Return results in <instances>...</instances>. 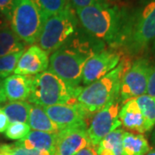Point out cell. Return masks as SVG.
Returning a JSON list of instances; mask_svg holds the SVG:
<instances>
[{"label": "cell", "mask_w": 155, "mask_h": 155, "mask_svg": "<svg viewBox=\"0 0 155 155\" xmlns=\"http://www.w3.org/2000/svg\"><path fill=\"white\" fill-rule=\"evenodd\" d=\"M102 41L87 32L76 31L61 48L52 54L49 71L61 78L72 88L79 87L82 81L84 67L91 57L103 49Z\"/></svg>", "instance_id": "cell-1"}, {"label": "cell", "mask_w": 155, "mask_h": 155, "mask_svg": "<svg viewBox=\"0 0 155 155\" xmlns=\"http://www.w3.org/2000/svg\"><path fill=\"white\" fill-rule=\"evenodd\" d=\"M75 12L85 32L112 48L122 47L130 17L127 9L110 4L88 6Z\"/></svg>", "instance_id": "cell-2"}, {"label": "cell", "mask_w": 155, "mask_h": 155, "mask_svg": "<svg viewBox=\"0 0 155 155\" xmlns=\"http://www.w3.org/2000/svg\"><path fill=\"white\" fill-rule=\"evenodd\" d=\"M129 67L128 62L122 61L107 75L81 87L76 97L77 101L90 113L98 112L110 102L119 98L122 77Z\"/></svg>", "instance_id": "cell-3"}, {"label": "cell", "mask_w": 155, "mask_h": 155, "mask_svg": "<svg viewBox=\"0 0 155 155\" xmlns=\"http://www.w3.org/2000/svg\"><path fill=\"white\" fill-rule=\"evenodd\" d=\"M80 88L81 86L72 88L54 73L45 71L34 77L32 91L28 101L41 107L71 104L77 101Z\"/></svg>", "instance_id": "cell-4"}, {"label": "cell", "mask_w": 155, "mask_h": 155, "mask_svg": "<svg viewBox=\"0 0 155 155\" xmlns=\"http://www.w3.org/2000/svg\"><path fill=\"white\" fill-rule=\"evenodd\" d=\"M155 39V0H148L130 13L122 47L132 54H140Z\"/></svg>", "instance_id": "cell-5"}, {"label": "cell", "mask_w": 155, "mask_h": 155, "mask_svg": "<svg viewBox=\"0 0 155 155\" xmlns=\"http://www.w3.org/2000/svg\"><path fill=\"white\" fill-rule=\"evenodd\" d=\"M76 12L71 5L63 11L54 15L45 21L37 42L38 46L48 54L61 48L77 31Z\"/></svg>", "instance_id": "cell-6"}, {"label": "cell", "mask_w": 155, "mask_h": 155, "mask_svg": "<svg viewBox=\"0 0 155 155\" xmlns=\"http://www.w3.org/2000/svg\"><path fill=\"white\" fill-rule=\"evenodd\" d=\"M10 22L17 37L26 45H31L37 41L45 20L33 1L17 0Z\"/></svg>", "instance_id": "cell-7"}, {"label": "cell", "mask_w": 155, "mask_h": 155, "mask_svg": "<svg viewBox=\"0 0 155 155\" xmlns=\"http://www.w3.org/2000/svg\"><path fill=\"white\" fill-rule=\"evenodd\" d=\"M152 68L148 60L144 58L135 61L128 67L122 77L120 87L119 98L122 104L147 93Z\"/></svg>", "instance_id": "cell-8"}, {"label": "cell", "mask_w": 155, "mask_h": 155, "mask_svg": "<svg viewBox=\"0 0 155 155\" xmlns=\"http://www.w3.org/2000/svg\"><path fill=\"white\" fill-rule=\"evenodd\" d=\"M122 104L120 98H116L107 104L93 116L90 127L87 128V134L91 147L94 148L107 134L122 125L119 119Z\"/></svg>", "instance_id": "cell-9"}, {"label": "cell", "mask_w": 155, "mask_h": 155, "mask_svg": "<svg viewBox=\"0 0 155 155\" xmlns=\"http://www.w3.org/2000/svg\"><path fill=\"white\" fill-rule=\"evenodd\" d=\"M43 109L60 131L69 127H87V120L92 115L78 101L71 104H56Z\"/></svg>", "instance_id": "cell-10"}, {"label": "cell", "mask_w": 155, "mask_h": 155, "mask_svg": "<svg viewBox=\"0 0 155 155\" xmlns=\"http://www.w3.org/2000/svg\"><path fill=\"white\" fill-rule=\"evenodd\" d=\"M122 61L119 52L114 49H103L91 57L84 67L82 82L88 85L114 70Z\"/></svg>", "instance_id": "cell-11"}, {"label": "cell", "mask_w": 155, "mask_h": 155, "mask_svg": "<svg viewBox=\"0 0 155 155\" xmlns=\"http://www.w3.org/2000/svg\"><path fill=\"white\" fill-rule=\"evenodd\" d=\"M85 127H69L57 134L55 155H76L91 143Z\"/></svg>", "instance_id": "cell-12"}, {"label": "cell", "mask_w": 155, "mask_h": 155, "mask_svg": "<svg viewBox=\"0 0 155 155\" xmlns=\"http://www.w3.org/2000/svg\"><path fill=\"white\" fill-rule=\"evenodd\" d=\"M48 54L38 45H32L21 56L15 69V74L37 75L45 72L49 67Z\"/></svg>", "instance_id": "cell-13"}, {"label": "cell", "mask_w": 155, "mask_h": 155, "mask_svg": "<svg viewBox=\"0 0 155 155\" xmlns=\"http://www.w3.org/2000/svg\"><path fill=\"white\" fill-rule=\"evenodd\" d=\"M34 77L28 75L14 74L4 80V86L7 100L10 102L28 99L32 91Z\"/></svg>", "instance_id": "cell-14"}, {"label": "cell", "mask_w": 155, "mask_h": 155, "mask_svg": "<svg viewBox=\"0 0 155 155\" xmlns=\"http://www.w3.org/2000/svg\"><path fill=\"white\" fill-rule=\"evenodd\" d=\"M57 140V134L47 133L33 130L27 134L26 137L15 143L17 147L31 150L54 151Z\"/></svg>", "instance_id": "cell-15"}, {"label": "cell", "mask_w": 155, "mask_h": 155, "mask_svg": "<svg viewBox=\"0 0 155 155\" xmlns=\"http://www.w3.org/2000/svg\"><path fill=\"white\" fill-rule=\"evenodd\" d=\"M119 119L122 125L140 134L145 133L144 118L135 99L129 100L123 104L119 113Z\"/></svg>", "instance_id": "cell-16"}, {"label": "cell", "mask_w": 155, "mask_h": 155, "mask_svg": "<svg viewBox=\"0 0 155 155\" xmlns=\"http://www.w3.org/2000/svg\"><path fill=\"white\" fill-rule=\"evenodd\" d=\"M27 123L30 128L36 131L51 134H58L60 132L59 127L47 115L43 107L41 106L31 105Z\"/></svg>", "instance_id": "cell-17"}, {"label": "cell", "mask_w": 155, "mask_h": 155, "mask_svg": "<svg viewBox=\"0 0 155 155\" xmlns=\"http://www.w3.org/2000/svg\"><path fill=\"white\" fill-rule=\"evenodd\" d=\"M124 131L116 129L107 134L94 147L97 155H122V137Z\"/></svg>", "instance_id": "cell-18"}, {"label": "cell", "mask_w": 155, "mask_h": 155, "mask_svg": "<svg viewBox=\"0 0 155 155\" xmlns=\"http://www.w3.org/2000/svg\"><path fill=\"white\" fill-rule=\"evenodd\" d=\"M149 150V144L143 134L124 132L122 155H145Z\"/></svg>", "instance_id": "cell-19"}, {"label": "cell", "mask_w": 155, "mask_h": 155, "mask_svg": "<svg viewBox=\"0 0 155 155\" xmlns=\"http://www.w3.org/2000/svg\"><path fill=\"white\" fill-rule=\"evenodd\" d=\"M25 47L26 44L17 37L9 25L0 30V57L23 51Z\"/></svg>", "instance_id": "cell-20"}, {"label": "cell", "mask_w": 155, "mask_h": 155, "mask_svg": "<svg viewBox=\"0 0 155 155\" xmlns=\"http://www.w3.org/2000/svg\"><path fill=\"white\" fill-rule=\"evenodd\" d=\"M31 105L32 104H29L28 102L15 101V102L8 103L2 109L5 113L9 122L11 123L13 122L27 123Z\"/></svg>", "instance_id": "cell-21"}, {"label": "cell", "mask_w": 155, "mask_h": 155, "mask_svg": "<svg viewBox=\"0 0 155 155\" xmlns=\"http://www.w3.org/2000/svg\"><path fill=\"white\" fill-rule=\"evenodd\" d=\"M135 101L144 118L145 132H149L155 126V97L144 94L135 98Z\"/></svg>", "instance_id": "cell-22"}, {"label": "cell", "mask_w": 155, "mask_h": 155, "mask_svg": "<svg viewBox=\"0 0 155 155\" xmlns=\"http://www.w3.org/2000/svg\"><path fill=\"white\" fill-rule=\"evenodd\" d=\"M41 12L46 21L50 17L63 11L70 5L68 0H31Z\"/></svg>", "instance_id": "cell-23"}, {"label": "cell", "mask_w": 155, "mask_h": 155, "mask_svg": "<svg viewBox=\"0 0 155 155\" xmlns=\"http://www.w3.org/2000/svg\"><path fill=\"white\" fill-rule=\"evenodd\" d=\"M23 53L24 50L4 57H0V77L3 79L11 76V73L15 72L17 63Z\"/></svg>", "instance_id": "cell-24"}, {"label": "cell", "mask_w": 155, "mask_h": 155, "mask_svg": "<svg viewBox=\"0 0 155 155\" xmlns=\"http://www.w3.org/2000/svg\"><path fill=\"white\" fill-rule=\"evenodd\" d=\"M0 153L5 155H55L54 151L26 149L15 144H0Z\"/></svg>", "instance_id": "cell-25"}, {"label": "cell", "mask_w": 155, "mask_h": 155, "mask_svg": "<svg viewBox=\"0 0 155 155\" xmlns=\"http://www.w3.org/2000/svg\"><path fill=\"white\" fill-rule=\"evenodd\" d=\"M29 132H30V127L28 126V123L13 122L9 125L5 133L6 137L10 140H20L24 137H26Z\"/></svg>", "instance_id": "cell-26"}, {"label": "cell", "mask_w": 155, "mask_h": 155, "mask_svg": "<svg viewBox=\"0 0 155 155\" xmlns=\"http://www.w3.org/2000/svg\"><path fill=\"white\" fill-rule=\"evenodd\" d=\"M68 2L75 11L78 9H83L88 6L111 4L110 0H68Z\"/></svg>", "instance_id": "cell-27"}, {"label": "cell", "mask_w": 155, "mask_h": 155, "mask_svg": "<svg viewBox=\"0 0 155 155\" xmlns=\"http://www.w3.org/2000/svg\"><path fill=\"white\" fill-rule=\"evenodd\" d=\"M17 0H0V12L10 22Z\"/></svg>", "instance_id": "cell-28"}, {"label": "cell", "mask_w": 155, "mask_h": 155, "mask_svg": "<svg viewBox=\"0 0 155 155\" xmlns=\"http://www.w3.org/2000/svg\"><path fill=\"white\" fill-rule=\"evenodd\" d=\"M147 94L155 97V66L153 67L150 72L147 88Z\"/></svg>", "instance_id": "cell-29"}, {"label": "cell", "mask_w": 155, "mask_h": 155, "mask_svg": "<svg viewBox=\"0 0 155 155\" xmlns=\"http://www.w3.org/2000/svg\"><path fill=\"white\" fill-rule=\"evenodd\" d=\"M9 125L10 122L8 120V117L3 110L2 107H0V134L5 132Z\"/></svg>", "instance_id": "cell-30"}, {"label": "cell", "mask_w": 155, "mask_h": 155, "mask_svg": "<svg viewBox=\"0 0 155 155\" xmlns=\"http://www.w3.org/2000/svg\"><path fill=\"white\" fill-rule=\"evenodd\" d=\"M5 91V86H4V79L0 77V104H3L6 102Z\"/></svg>", "instance_id": "cell-31"}, {"label": "cell", "mask_w": 155, "mask_h": 155, "mask_svg": "<svg viewBox=\"0 0 155 155\" xmlns=\"http://www.w3.org/2000/svg\"><path fill=\"white\" fill-rule=\"evenodd\" d=\"M76 155H97L96 154V152L93 147H85L83 150H81L80 152H78Z\"/></svg>", "instance_id": "cell-32"}, {"label": "cell", "mask_w": 155, "mask_h": 155, "mask_svg": "<svg viewBox=\"0 0 155 155\" xmlns=\"http://www.w3.org/2000/svg\"><path fill=\"white\" fill-rule=\"evenodd\" d=\"M8 22L9 21L5 18V17L0 12V30L5 28L6 26H8Z\"/></svg>", "instance_id": "cell-33"}, {"label": "cell", "mask_w": 155, "mask_h": 155, "mask_svg": "<svg viewBox=\"0 0 155 155\" xmlns=\"http://www.w3.org/2000/svg\"><path fill=\"white\" fill-rule=\"evenodd\" d=\"M145 155H155V148H150V150Z\"/></svg>", "instance_id": "cell-34"}, {"label": "cell", "mask_w": 155, "mask_h": 155, "mask_svg": "<svg viewBox=\"0 0 155 155\" xmlns=\"http://www.w3.org/2000/svg\"><path fill=\"white\" fill-rule=\"evenodd\" d=\"M152 141L155 145V128L154 130H153V134H152Z\"/></svg>", "instance_id": "cell-35"}, {"label": "cell", "mask_w": 155, "mask_h": 155, "mask_svg": "<svg viewBox=\"0 0 155 155\" xmlns=\"http://www.w3.org/2000/svg\"><path fill=\"white\" fill-rule=\"evenodd\" d=\"M153 51H154V54H155V39H154V41H153Z\"/></svg>", "instance_id": "cell-36"}, {"label": "cell", "mask_w": 155, "mask_h": 155, "mask_svg": "<svg viewBox=\"0 0 155 155\" xmlns=\"http://www.w3.org/2000/svg\"><path fill=\"white\" fill-rule=\"evenodd\" d=\"M0 155H5V154H3V153H0Z\"/></svg>", "instance_id": "cell-37"}]
</instances>
